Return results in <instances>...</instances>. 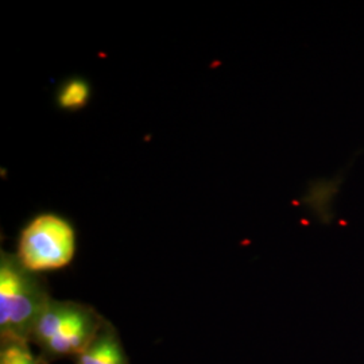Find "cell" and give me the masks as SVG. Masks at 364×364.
<instances>
[{
  "label": "cell",
  "mask_w": 364,
  "mask_h": 364,
  "mask_svg": "<svg viewBox=\"0 0 364 364\" xmlns=\"http://www.w3.org/2000/svg\"><path fill=\"white\" fill-rule=\"evenodd\" d=\"M344 181V176L338 174L335 178H320L309 183V189L304 197V204L312 209L313 213L321 223H331L333 219L332 204L340 192V185Z\"/></svg>",
  "instance_id": "cell-4"
},
{
  "label": "cell",
  "mask_w": 364,
  "mask_h": 364,
  "mask_svg": "<svg viewBox=\"0 0 364 364\" xmlns=\"http://www.w3.org/2000/svg\"><path fill=\"white\" fill-rule=\"evenodd\" d=\"M77 364H127L123 350L111 332L96 336L80 353Z\"/></svg>",
  "instance_id": "cell-6"
},
{
  "label": "cell",
  "mask_w": 364,
  "mask_h": 364,
  "mask_svg": "<svg viewBox=\"0 0 364 364\" xmlns=\"http://www.w3.org/2000/svg\"><path fill=\"white\" fill-rule=\"evenodd\" d=\"M91 97V87L82 78L65 81L57 93V103L66 111H77L85 107Z\"/></svg>",
  "instance_id": "cell-7"
},
{
  "label": "cell",
  "mask_w": 364,
  "mask_h": 364,
  "mask_svg": "<svg viewBox=\"0 0 364 364\" xmlns=\"http://www.w3.org/2000/svg\"><path fill=\"white\" fill-rule=\"evenodd\" d=\"M76 251L72 224L54 213L36 216L21 232L16 258L31 273L58 270L68 266Z\"/></svg>",
  "instance_id": "cell-2"
},
{
  "label": "cell",
  "mask_w": 364,
  "mask_h": 364,
  "mask_svg": "<svg viewBox=\"0 0 364 364\" xmlns=\"http://www.w3.org/2000/svg\"><path fill=\"white\" fill-rule=\"evenodd\" d=\"M49 299L45 287L16 257L1 252L0 260V331L1 340L26 341Z\"/></svg>",
  "instance_id": "cell-1"
},
{
  "label": "cell",
  "mask_w": 364,
  "mask_h": 364,
  "mask_svg": "<svg viewBox=\"0 0 364 364\" xmlns=\"http://www.w3.org/2000/svg\"><path fill=\"white\" fill-rule=\"evenodd\" d=\"M97 320L91 309L78 305L73 317L43 347L53 355L81 353L96 338Z\"/></svg>",
  "instance_id": "cell-3"
},
{
  "label": "cell",
  "mask_w": 364,
  "mask_h": 364,
  "mask_svg": "<svg viewBox=\"0 0 364 364\" xmlns=\"http://www.w3.org/2000/svg\"><path fill=\"white\" fill-rule=\"evenodd\" d=\"M77 308L78 305L75 302L50 301L45 311L39 316L33 336L42 346L46 344L65 326L66 323L77 311Z\"/></svg>",
  "instance_id": "cell-5"
},
{
  "label": "cell",
  "mask_w": 364,
  "mask_h": 364,
  "mask_svg": "<svg viewBox=\"0 0 364 364\" xmlns=\"http://www.w3.org/2000/svg\"><path fill=\"white\" fill-rule=\"evenodd\" d=\"M0 364H39L34 355L28 350L26 341L1 340Z\"/></svg>",
  "instance_id": "cell-8"
}]
</instances>
